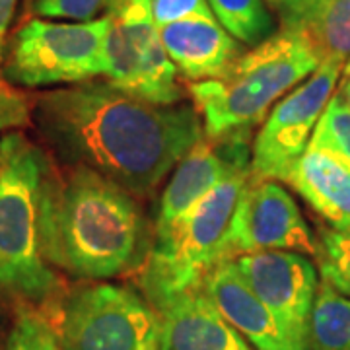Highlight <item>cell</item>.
<instances>
[{"instance_id":"13","label":"cell","mask_w":350,"mask_h":350,"mask_svg":"<svg viewBox=\"0 0 350 350\" xmlns=\"http://www.w3.org/2000/svg\"><path fill=\"white\" fill-rule=\"evenodd\" d=\"M202 292L255 350H306L292 340L273 312L255 296L234 261L218 265L204 278Z\"/></svg>"},{"instance_id":"26","label":"cell","mask_w":350,"mask_h":350,"mask_svg":"<svg viewBox=\"0 0 350 350\" xmlns=\"http://www.w3.org/2000/svg\"><path fill=\"white\" fill-rule=\"evenodd\" d=\"M280 18L284 29H304L315 0H265Z\"/></svg>"},{"instance_id":"2","label":"cell","mask_w":350,"mask_h":350,"mask_svg":"<svg viewBox=\"0 0 350 350\" xmlns=\"http://www.w3.org/2000/svg\"><path fill=\"white\" fill-rule=\"evenodd\" d=\"M154 243L137 197L82 165L53 163L41 199L45 261L64 275L103 282L140 273Z\"/></svg>"},{"instance_id":"11","label":"cell","mask_w":350,"mask_h":350,"mask_svg":"<svg viewBox=\"0 0 350 350\" xmlns=\"http://www.w3.org/2000/svg\"><path fill=\"white\" fill-rule=\"evenodd\" d=\"M243 172L251 174V133L200 138L175 165L163 189L154 218V241L167 238L214 187Z\"/></svg>"},{"instance_id":"7","label":"cell","mask_w":350,"mask_h":350,"mask_svg":"<svg viewBox=\"0 0 350 350\" xmlns=\"http://www.w3.org/2000/svg\"><path fill=\"white\" fill-rule=\"evenodd\" d=\"M107 18L92 22H51L33 18L12 39L4 78L25 88L82 84L103 76Z\"/></svg>"},{"instance_id":"4","label":"cell","mask_w":350,"mask_h":350,"mask_svg":"<svg viewBox=\"0 0 350 350\" xmlns=\"http://www.w3.org/2000/svg\"><path fill=\"white\" fill-rule=\"evenodd\" d=\"M321 61L304 31L280 27L241 53L224 76L189 82V96L200 115L204 137L251 133L288 92L319 68Z\"/></svg>"},{"instance_id":"25","label":"cell","mask_w":350,"mask_h":350,"mask_svg":"<svg viewBox=\"0 0 350 350\" xmlns=\"http://www.w3.org/2000/svg\"><path fill=\"white\" fill-rule=\"evenodd\" d=\"M152 14L158 27L189 18L214 16L206 0H152Z\"/></svg>"},{"instance_id":"21","label":"cell","mask_w":350,"mask_h":350,"mask_svg":"<svg viewBox=\"0 0 350 350\" xmlns=\"http://www.w3.org/2000/svg\"><path fill=\"white\" fill-rule=\"evenodd\" d=\"M4 350H63L57 329L39 310L22 306L6 337Z\"/></svg>"},{"instance_id":"10","label":"cell","mask_w":350,"mask_h":350,"mask_svg":"<svg viewBox=\"0 0 350 350\" xmlns=\"http://www.w3.org/2000/svg\"><path fill=\"white\" fill-rule=\"evenodd\" d=\"M317 239L286 187L275 179H251L239 197L226 259L255 251H296L317 257Z\"/></svg>"},{"instance_id":"1","label":"cell","mask_w":350,"mask_h":350,"mask_svg":"<svg viewBox=\"0 0 350 350\" xmlns=\"http://www.w3.org/2000/svg\"><path fill=\"white\" fill-rule=\"evenodd\" d=\"M33 117L66 165L88 167L137 199L152 197L204 137L195 105H158L98 80L43 94Z\"/></svg>"},{"instance_id":"5","label":"cell","mask_w":350,"mask_h":350,"mask_svg":"<svg viewBox=\"0 0 350 350\" xmlns=\"http://www.w3.org/2000/svg\"><path fill=\"white\" fill-rule=\"evenodd\" d=\"M250 172L236 174L214 187L162 241L152 243L138 273V290L156 308L202 288L204 278L226 262V245L239 197Z\"/></svg>"},{"instance_id":"20","label":"cell","mask_w":350,"mask_h":350,"mask_svg":"<svg viewBox=\"0 0 350 350\" xmlns=\"http://www.w3.org/2000/svg\"><path fill=\"white\" fill-rule=\"evenodd\" d=\"M310 146L331 154L350 170V107L338 90L321 113Z\"/></svg>"},{"instance_id":"15","label":"cell","mask_w":350,"mask_h":350,"mask_svg":"<svg viewBox=\"0 0 350 350\" xmlns=\"http://www.w3.org/2000/svg\"><path fill=\"white\" fill-rule=\"evenodd\" d=\"M158 313L162 317L158 350H253L202 288L163 304Z\"/></svg>"},{"instance_id":"24","label":"cell","mask_w":350,"mask_h":350,"mask_svg":"<svg viewBox=\"0 0 350 350\" xmlns=\"http://www.w3.org/2000/svg\"><path fill=\"white\" fill-rule=\"evenodd\" d=\"M31 119V103L6 80H0V137L22 129Z\"/></svg>"},{"instance_id":"18","label":"cell","mask_w":350,"mask_h":350,"mask_svg":"<svg viewBox=\"0 0 350 350\" xmlns=\"http://www.w3.org/2000/svg\"><path fill=\"white\" fill-rule=\"evenodd\" d=\"M321 59L350 61V0H315L304 29Z\"/></svg>"},{"instance_id":"9","label":"cell","mask_w":350,"mask_h":350,"mask_svg":"<svg viewBox=\"0 0 350 350\" xmlns=\"http://www.w3.org/2000/svg\"><path fill=\"white\" fill-rule=\"evenodd\" d=\"M345 70V63L323 59L319 68L288 92L262 121L251 146V179L284 183L308 150L315 125L325 111Z\"/></svg>"},{"instance_id":"6","label":"cell","mask_w":350,"mask_h":350,"mask_svg":"<svg viewBox=\"0 0 350 350\" xmlns=\"http://www.w3.org/2000/svg\"><path fill=\"white\" fill-rule=\"evenodd\" d=\"M63 350H158L162 317L137 288L90 282L63 296L51 321Z\"/></svg>"},{"instance_id":"19","label":"cell","mask_w":350,"mask_h":350,"mask_svg":"<svg viewBox=\"0 0 350 350\" xmlns=\"http://www.w3.org/2000/svg\"><path fill=\"white\" fill-rule=\"evenodd\" d=\"M214 18L243 45H259L275 33V20L265 0H206Z\"/></svg>"},{"instance_id":"8","label":"cell","mask_w":350,"mask_h":350,"mask_svg":"<svg viewBox=\"0 0 350 350\" xmlns=\"http://www.w3.org/2000/svg\"><path fill=\"white\" fill-rule=\"evenodd\" d=\"M105 18L103 76L107 82L150 103H181L183 90L163 49L152 0H115Z\"/></svg>"},{"instance_id":"28","label":"cell","mask_w":350,"mask_h":350,"mask_svg":"<svg viewBox=\"0 0 350 350\" xmlns=\"http://www.w3.org/2000/svg\"><path fill=\"white\" fill-rule=\"evenodd\" d=\"M340 86L337 88L338 92H340V96L345 98V101L349 103L350 107V61L345 64V70H342V76H340Z\"/></svg>"},{"instance_id":"17","label":"cell","mask_w":350,"mask_h":350,"mask_svg":"<svg viewBox=\"0 0 350 350\" xmlns=\"http://www.w3.org/2000/svg\"><path fill=\"white\" fill-rule=\"evenodd\" d=\"M308 350H350V298L323 278L310 315Z\"/></svg>"},{"instance_id":"23","label":"cell","mask_w":350,"mask_h":350,"mask_svg":"<svg viewBox=\"0 0 350 350\" xmlns=\"http://www.w3.org/2000/svg\"><path fill=\"white\" fill-rule=\"evenodd\" d=\"M115 0H36L33 12L43 20L92 22L107 14Z\"/></svg>"},{"instance_id":"16","label":"cell","mask_w":350,"mask_h":350,"mask_svg":"<svg viewBox=\"0 0 350 350\" xmlns=\"http://www.w3.org/2000/svg\"><path fill=\"white\" fill-rule=\"evenodd\" d=\"M284 183L333 230L350 234V170L331 154L308 146Z\"/></svg>"},{"instance_id":"14","label":"cell","mask_w":350,"mask_h":350,"mask_svg":"<svg viewBox=\"0 0 350 350\" xmlns=\"http://www.w3.org/2000/svg\"><path fill=\"white\" fill-rule=\"evenodd\" d=\"M163 49L189 82L214 80L236 63L241 43L232 38L214 16L189 18L160 27Z\"/></svg>"},{"instance_id":"22","label":"cell","mask_w":350,"mask_h":350,"mask_svg":"<svg viewBox=\"0 0 350 350\" xmlns=\"http://www.w3.org/2000/svg\"><path fill=\"white\" fill-rule=\"evenodd\" d=\"M317 262L321 278L350 298V234L321 230L317 239Z\"/></svg>"},{"instance_id":"27","label":"cell","mask_w":350,"mask_h":350,"mask_svg":"<svg viewBox=\"0 0 350 350\" xmlns=\"http://www.w3.org/2000/svg\"><path fill=\"white\" fill-rule=\"evenodd\" d=\"M18 0H0V63L4 57V43H6V33L14 18Z\"/></svg>"},{"instance_id":"3","label":"cell","mask_w":350,"mask_h":350,"mask_svg":"<svg viewBox=\"0 0 350 350\" xmlns=\"http://www.w3.org/2000/svg\"><path fill=\"white\" fill-rule=\"evenodd\" d=\"M47 154L20 131L0 137V290L25 308L61 304L63 284L41 245Z\"/></svg>"},{"instance_id":"12","label":"cell","mask_w":350,"mask_h":350,"mask_svg":"<svg viewBox=\"0 0 350 350\" xmlns=\"http://www.w3.org/2000/svg\"><path fill=\"white\" fill-rule=\"evenodd\" d=\"M234 265L292 340L308 350L310 315L319 288L313 262L296 251H255L236 257Z\"/></svg>"}]
</instances>
